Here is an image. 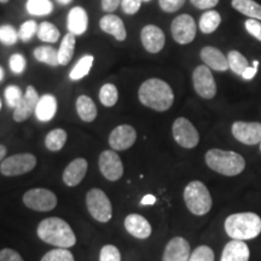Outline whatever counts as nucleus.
Returning <instances> with one entry per match:
<instances>
[{"mask_svg": "<svg viewBox=\"0 0 261 261\" xmlns=\"http://www.w3.org/2000/svg\"><path fill=\"white\" fill-rule=\"evenodd\" d=\"M138 98L143 106L161 113L167 112L174 103L172 87L166 81L158 77H152L140 85Z\"/></svg>", "mask_w": 261, "mask_h": 261, "instance_id": "f257e3e1", "label": "nucleus"}, {"mask_svg": "<svg viewBox=\"0 0 261 261\" xmlns=\"http://www.w3.org/2000/svg\"><path fill=\"white\" fill-rule=\"evenodd\" d=\"M37 233L42 242L56 248L68 249L76 244V236L73 228L67 221L57 217L46 218L42 220L38 225Z\"/></svg>", "mask_w": 261, "mask_h": 261, "instance_id": "f03ea898", "label": "nucleus"}, {"mask_svg": "<svg viewBox=\"0 0 261 261\" xmlns=\"http://www.w3.org/2000/svg\"><path fill=\"white\" fill-rule=\"evenodd\" d=\"M224 227L231 240H253L261 233V218L253 212L234 213L226 218Z\"/></svg>", "mask_w": 261, "mask_h": 261, "instance_id": "7ed1b4c3", "label": "nucleus"}, {"mask_svg": "<svg viewBox=\"0 0 261 261\" xmlns=\"http://www.w3.org/2000/svg\"><path fill=\"white\" fill-rule=\"evenodd\" d=\"M205 163L212 171L225 177H236L246 168V160L234 151L221 149H211L205 152Z\"/></svg>", "mask_w": 261, "mask_h": 261, "instance_id": "20e7f679", "label": "nucleus"}, {"mask_svg": "<svg viewBox=\"0 0 261 261\" xmlns=\"http://www.w3.org/2000/svg\"><path fill=\"white\" fill-rule=\"evenodd\" d=\"M184 201L190 213L197 217L210 213L213 205L211 192L200 180L190 181L184 189Z\"/></svg>", "mask_w": 261, "mask_h": 261, "instance_id": "39448f33", "label": "nucleus"}, {"mask_svg": "<svg viewBox=\"0 0 261 261\" xmlns=\"http://www.w3.org/2000/svg\"><path fill=\"white\" fill-rule=\"evenodd\" d=\"M86 207L91 217L99 223H108L113 217L109 197L100 189L93 188L86 194Z\"/></svg>", "mask_w": 261, "mask_h": 261, "instance_id": "423d86ee", "label": "nucleus"}, {"mask_svg": "<svg viewBox=\"0 0 261 261\" xmlns=\"http://www.w3.org/2000/svg\"><path fill=\"white\" fill-rule=\"evenodd\" d=\"M23 203L29 210L50 212L57 205V196L48 189H31L23 195Z\"/></svg>", "mask_w": 261, "mask_h": 261, "instance_id": "0eeeda50", "label": "nucleus"}, {"mask_svg": "<svg viewBox=\"0 0 261 261\" xmlns=\"http://www.w3.org/2000/svg\"><path fill=\"white\" fill-rule=\"evenodd\" d=\"M37 166V158L33 154H17L6 158L0 165V172L5 177H16L33 171Z\"/></svg>", "mask_w": 261, "mask_h": 261, "instance_id": "6e6552de", "label": "nucleus"}, {"mask_svg": "<svg viewBox=\"0 0 261 261\" xmlns=\"http://www.w3.org/2000/svg\"><path fill=\"white\" fill-rule=\"evenodd\" d=\"M172 135L178 145L185 149H194L200 143V135L196 127L185 117H178L172 126Z\"/></svg>", "mask_w": 261, "mask_h": 261, "instance_id": "1a4fd4ad", "label": "nucleus"}, {"mask_svg": "<svg viewBox=\"0 0 261 261\" xmlns=\"http://www.w3.org/2000/svg\"><path fill=\"white\" fill-rule=\"evenodd\" d=\"M192 84L196 93L203 99H212L217 94V84L207 65H198L192 73Z\"/></svg>", "mask_w": 261, "mask_h": 261, "instance_id": "9d476101", "label": "nucleus"}, {"mask_svg": "<svg viewBox=\"0 0 261 261\" xmlns=\"http://www.w3.org/2000/svg\"><path fill=\"white\" fill-rule=\"evenodd\" d=\"M171 32L173 39H174L178 44L188 45L194 41V39L196 37V32H197V27H196L195 19L192 18L190 15L184 14L173 19Z\"/></svg>", "mask_w": 261, "mask_h": 261, "instance_id": "9b49d317", "label": "nucleus"}, {"mask_svg": "<svg viewBox=\"0 0 261 261\" xmlns=\"http://www.w3.org/2000/svg\"><path fill=\"white\" fill-rule=\"evenodd\" d=\"M98 167L103 177L109 181H117L123 175V165L115 150H106L99 155Z\"/></svg>", "mask_w": 261, "mask_h": 261, "instance_id": "f8f14e48", "label": "nucleus"}, {"mask_svg": "<svg viewBox=\"0 0 261 261\" xmlns=\"http://www.w3.org/2000/svg\"><path fill=\"white\" fill-rule=\"evenodd\" d=\"M232 136L246 145H256L261 143V123L236 121L231 127Z\"/></svg>", "mask_w": 261, "mask_h": 261, "instance_id": "ddd939ff", "label": "nucleus"}, {"mask_svg": "<svg viewBox=\"0 0 261 261\" xmlns=\"http://www.w3.org/2000/svg\"><path fill=\"white\" fill-rule=\"evenodd\" d=\"M137 132L130 125H120L112 130L109 136V145L115 151L129 149L136 143Z\"/></svg>", "mask_w": 261, "mask_h": 261, "instance_id": "4468645a", "label": "nucleus"}, {"mask_svg": "<svg viewBox=\"0 0 261 261\" xmlns=\"http://www.w3.org/2000/svg\"><path fill=\"white\" fill-rule=\"evenodd\" d=\"M39 99H40V97H39L38 91L33 86H28L27 91H25V93L23 94V98H22L18 106L15 108V112H14L15 121L23 122L25 120H28L29 117L35 113Z\"/></svg>", "mask_w": 261, "mask_h": 261, "instance_id": "2eb2a0df", "label": "nucleus"}, {"mask_svg": "<svg viewBox=\"0 0 261 261\" xmlns=\"http://www.w3.org/2000/svg\"><path fill=\"white\" fill-rule=\"evenodd\" d=\"M190 255V243L182 237H173L163 250L162 261H189Z\"/></svg>", "mask_w": 261, "mask_h": 261, "instance_id": "dca6fc26", "label": "nucleus"}, {"mask_svg": "<svg viewBox=\"0 0 261 261\" xmlns=\"http://www.w3.org/2000/svg\"><path fill=\"white\" fill-rule=\"evenodd\" d=\"M140 39L144 48L150 54H159L165 46V33L158 25L148 24L140 32Z\"/></svg>", "mask_w": 261, "mask_h": 261, "instance_id": "f3484780", "label": "nucleus"}, {"mask_svg": "<svg viewBox=\"0 0 261 261\" xmlns=\"http://www.w3.org/2000/svg\"><path fill=\"white\" fill-rule=\"evenodd\" d=\"M89 163L83 158L75 159L67 166L63 172V182L67 187H77L84 180L87 173Z\"/></svg>", "mask_w": 261, "mask_h": 261, "instance_id": "a211bd4d", "label": "nucleus"}, {"mask_svg": "<svg viewBox=\"0 0 261 261\" xmlns=\"http://www.w3.org/2000/svg\"><path fill=\"white\" fill-rule=\"evenodd\" d=\"M125 228L130 236L138 240H146L152 232V227L148 220L140 214H129L125 219Z\"/></svg>", "mask_w": 261, "mask_h": 261, "instance_id": "6ab92c4d", "label": "nucleus"}, {"mask_svg": "<svg viewBox=\"0 0 261 261\" xmlns=\"http://www.w3.org/2000/svg\"><path fill=\"white\" fill-rule=\"evenodd\" d=\"M250 250L243 241L231 240L224 247L220 261H249Z\"/></svg>", "mask_w": 261, "mask_h": 261, "instance_id": "aec40b11", "label": "nucleus"}, {"mask_svg": "<svg viewBox=\"0 0 261 261\" xmlns=\"http://www.w3.org/2000/svg\"><path fill=\"white\" fill-rule=\"evenodd\" d=\"M201 58L210 69L217 71H226L228 69L227 57L219 48L213 46H205L201 50Z\"/></svg>", "mask_w": 261, "mask_h": 261, "instance_id": "412c9836", "label": "nucleus"}, {"mask_svg": "<svg viewBox=\"0 0 261 261\" xmlns=\"http://www.w3.org/2000/svg\"><path fill=\"white\" fill-rule=\"evenodd\" d=\"M99 27L107 34L113 35L117 41H125L127 38V32L125 28V23L119 16L116 15H106L100 18Z\"/></svg>", "mask_w": 261, "mask_h": 261, "instance_id": "4be33fe9", "label": "nucleus"}, {"mask_svg": "<svg viewBox=\"0 0 261 261\" xmlns=\"http://www.w3.org/2000/svg\"><path fill=\"white\" fill-rule=\"evenodd\" d=\"M68 31L74 35H83L87 31V25H89V16L85 9L76 6V8L71 9L70 12L68 14Z\"/></svg>", "mask_w": 261, "mask_h": 261, "instance_id": "5701e85b", "label": "nucleus"}, {"mask_svg": "<svg viewBox=\"0 0 261 261\" xmlns=\"http://www.w3.org/2000/svg\"><path fill=\"white\" fill-rule=\"evenodd\" d=\"M57 113V99L52 94H45L39 99L37 109H35V116L42 122H47L54 119Z\"/></svg>", "mask_w": 261, "mask_h": 261, "instance_id": "b1692460", "label": "nucleus"}, {"mask_svg": "<svg viewBox=\"0 0 261 261\" xmlns=\"http://www.w3.org/2000/svg\"><path fill=\"white\" fill-rule=\"evenodd\" d=\"M76 112L77 115L85 122H92L97 117V107L90 97L80 96L76 99Z\"/></svg>", "mask_w": 261, "mask_h": 261, "instance_id": "393cba45", "label": "nucleus"}, {"mask_svg": "<svg viewBox=\"0 0 261 261\" xmlns=\"http://www.w3.org/2000/svg\"><path fill=\"white\" fill-rule=\"evenodd\" d=\"M232 8L249 18L261 21V5L254 0H232Z\"/></svg>", "mask_w": 261, "mask_h": 261, "instance_id": "a878e982", "label": "nucleus"}, {"mask_svg": "<svg viewBox=\"0 0 261 261\" xmlns=\"http://www.w3.org/2000/svg\"><path fill=\"white\" fill-rule=\"evenodd\" d=\"M75 50V35L71 33L64 35L61 46L58 48V61L60 65H67L71 61Z\"/></svg>", "mask_w": 261, "mask_h": 261, "instance_id": "bb28decb", "label": "nucleus"}, {"mask_svg": "<svg viewBox=\"0 0 261 261\" xmlns=\"http://www.w3.org/2000/svg\"><path fill=\"white\" fill-rule=\"evenodd\" d=\"M221 23V16L219 12L210 10L205 11L200 18V29L203 34H212Z\"/></svg>", "mask_w": 261, "mask_h": 261, "instance_id": "cd10ccee", "label": "nucleus"}, {"mask_svg": "<svg viewBox=\"0 0 261 261\" xmlns=\"http://www.w3.org/2000/svg\"><path fill=\"white\" fill-rule=\"evenodd\" d=\"M67 132L62 128L52 129L45 138V146L50 151H60L67 143Z\"/></svg>", "mask_w": 261, "mask_h": 261, "instance_id": "c85d7f7f", "label": "nucleus"}, {"mask_svg": "<svg viewBox=\"0 0 261 261\" xmlns=\"http://www.w3.org/2000/svg\"><path fill=\"white\" fill-rule=\"evenodd\" d=\"M34 57L41 63L48 64L50 67H58V51L55 50L52 46H39L33 52Z\"/></svg>", "mask_w": 261, "mask_h": 261, "instance_id": "c756f323", "label": "nucleus"}, {"mask_svg": "<svg viewBox=\"0 0 261 261\" xmlns=\"http://www.w3.org/2000/svg\"><path fill=\"white\" fill-rule=\"evenodd\" d=\"M227 63H228V69L232 70L234 74L241 75V76H242L247 68L249 67V63H248L247 58L244 57L241 52H238L236 50L228 52Z\"/></svg>", "mask_w": 261, "mask_h": 261, "instance_id": "7c9ffc66", "label": "nucleus"}, {"mask_svg": "<svg viewBox=\"0 0 261 261\" xmlns=\"http://www.w3.org/2000/svg\"><path fill=\"white\" fill-rule=\"evenodd\" d=\"M93 62H94V58H93V56H91V55H86V56H84L79 62H77L76 65H75L73 69H71L70 74H69L70 79L71 80H80V79H83V77L86 76V75L91 71V68H92Z\"/></svg>", "mask_w": 261, "mask_h": 261, "instance_id": "2f4dec72", "label": "nucleus"}, {"mask_svg": "<svg viewBox=\"0 0 261 261\" xmlns=\"http://www.w3.org/2000/svg\"><path fill=\"white\" fill-rule=\"evenodd\" d=\"M99 100L104 107L112 108L119 100V91L113 84H106L99 90Z\"/></svg>", "mask_w": 261, "mask_h": 261, "instance_id": "473e14b6", "label": "nucleus"}, {"mask_svg": "<svg viewBox=\"0 0 261 261\" xmlns=\"http://www.w3.org/2000/svg\"><path fill=\"white\" fill-rule=\"evenodd\" d=\"M54 10V4L50 0H28L27 11L33 16L50 15Z\"/></svg>", "mask_w": 261, "mask_h": 261, "instance_id": "72a5a7b5", "label": "nucleus"}, {"mask_svg": "<svg viewBox=\"0 0 261 261\" xmlns=\"http://www.w3.org/2000/svg\"><path fill=\"white\" fill-rule=\"evenodd\" d=\"M38 38L45 42H56L60 39L61 33L55 24L50 22H42L38 27Z\"/></svg>", "mask_w": 261, "mask_h": 261, "instance_id": "f704fd0d", "label": "nucleus"}, {"mask_svg": "<svg viewBox=\"0 0 261 261\" xmlns=\"http://www.w3.org/2000/svg\"><path fill=\"white\" fill-rule=\"evenodd\" d=\"M40 261H75L74 255L65 248H56L47 252Z\"/></svg>", "mask_w": 261, "mask_h": 261, "instance_id": "c9c22d12", "label": "nucleus"}, {"mask_svg": "<svg viewBox=\"0 0 261 261\" xmlns=\"http://www.w3.org/2000/svg\"><path fill=\"white\" fill-rule=\"evenodd\" d=\"M18 33L12 25L5 24L0 27V41L6 46H12L18 40Z\"/></svg>", "mask_w": 261, "mask_h": 261, "instance_id": "e433bc0d", "label": "nucleus"}, {"mask_svg": "<svg viewBox=\"0 0 261 261\" xmlns=\"http://www.w3.org/2000/svg\"><path fill=\"white\" fill-rule=\"evenodd\" d=\"M23 98V92L19 89L18 86H15V85H10V86L6 87L5 90V99L6 103L10 108H15L18 106L21 99Z\"/></svg>", "mask_w": 261, "mask_h": 261, "instance_id": "4c0bfd02", "label": "nucleus"}, {"mask_svg": "<svg viewBox=\"0 0 261 261\" xmlns=\"http://www.w3.org/2000/svg\"><path fill=\"white\" fill-rule=\"evenodd\" d=\"M215 255L213 249L208 246L197 247L194 252H191L189 261H214Z\"/></svg>", "mask_w": 261, "mask_h": 261, "instance_id": "58836bf2", "label": "nucleus"}, {"mask_svg": "<svg viewBox=\"0 0 261 261\" xmlns=\"http://www.w3.org/2000/svg\"><path fill=\"white\" fill-rule=\"evenodd\" d=\"M99 261H121V254L113 244H107L100 249Z\"/></svg>", "mask_w": 261, "mask_h": 261, "instance_id": "ea45409f", "label": "nucleus"}, {"mask_svg": "<svg viewBox=\"0 0 261 261\" xmlns=\"http://www.w3.org/2000/svg\"><path fill=\"white\" fill-rule=\"evenodd\" d=\"M38 27L39 25L37 24V22L35 21L24 22V23L19 27V31H18L19 39H21L22 41H29L33 38V35H34L35 33H38Z\"/></svg>", "mask_w": 261, "mask_h": 261, "instance_id": "a19ab883", "label": "nucleus"}, {"mask_svg": "<svg viewBox=\"0 0 261 261\" xmlns=\"http://www.w3.org/2000/svg\"><path fill=\"white\" fill-rule=\"evenodd\" d=\"M10 68H11L12 73L15 74H22L27 67V61L25 58L19 54H15L10 57Z\"/></svg>", "mask_w": 261, "mask_h": 261, "instance_id": "79ce46f5", "label": "nucleus"}, {"mask_svg": "<svg viewBox=\"0 0 261 261\" xmlns=\"http://www.w3.org/2000/svg\"><path fill=\"white\" fill-rule=\"evenodd\" d=\"M185 4V0H159V5L162 11L168 12H175Z\"/></svg>", "mask_w": 261, "mask_h": 261, "instance_id": "37998d69", "label": "nucleus"}, {"mask_svg": "<svg viewBox=\"0 0 261 261\" xmlns=\"http://www.w3.org/2000/svg\"><path fill=\"white\" fill-rule=\"evenodd\" d=\"M244 27H246V31L249 33L252 37H254L256 40L261 41V23L260 21L254 18H248L244 23Z\"/></svg>", "mask_w": 261, "mask_h": 261, "instance_id": "c03bdc74", "label": "nucleus"}, {"mask_svg": "<svg viewBox=\"0 0 261 261\" xmlns=\"http://www.w3.org/2000/svg\"><path fill=\"white\" fill-rule=\"evenodd\" d=\"M143 0H121L122 11L127 15H135L139 11Z\"/></svg>", "mask_w": 261, "mask_h": 261, "instance_id": "a18cd8bd", "label": "nucleus"}, {"mask_svg": "<svg viewBox=\"0 0 261 261\" xmlns=\"http://www.w3.org/2000/svg\"><path fill=\"white\" fill-rule=\"evenodd\" d=\"M0 261H24L21 254L11 248H4L0 250Z\"/></svg>", "mask_w": 261, "mask_h": 261, "instance_id": "49530a36", "label": "nucleus"}, {"mask_svg": "<svg viewBox=\"0 0 261 261\" xmlns=\"http://www.w3.org/2000/svg\"><path fill=\"white\" fill-rule=\"evenodd\" d=\"M190 3L195 6L196 9L205 10V9H213L214 6L218 5L219 0H190Z\"/></svg>", "mask_w": 261, "mask_h": 261, "instance_id": "de8ad7c7", "label": "nucleus"}, {"mask_svg": "<svg viewBox=\"0 0 261 261\" xmlns=\"http://www.w3.org/2000/svg\"><path fill=\"white\" fill-rule=\"evenodd\" d=\"M121 5V0H102V9L106 12H113Z\"/></svg>", "mask_w": 261, "mask_h": 261, "instance_id": "09e8293b", "label": "nucleus"}, {"mask_svg": "<svg viewBox=\"0 0 261 261\" xmlns=\"http://www.w3.org/2000/svg\"><path fill=\"white\" fill-rule=\"evenodd\" d=\"M257 67H259V61H254L253 62V67H248L246 71L243 73V79L246 80H252L255 74L257 73Z\"/></svg>", "mask_w": 261, "mask_h": 261, "instance_id": "8fccbe9b", "label": "nucleus"}, {"mask_svg": "<svg viewBox=\"0 0 261 261\" xmlns=\"http://www.w3.org/2000/svg\"><path fill=\"white\" fill-rule=\"evenodd\" d=\"M156 202V197L152 195H145L144 197L142 198V202H140V204L143 205H150V204H155Z\"/></svg>", "mask_w": 261, "mask_h": 261, "instance_id": "3c124183", "label": "nucleus"}, {"mask_svg": "<svg viewBox=\"0 0 261 261\" xmlns=\"http://www.w3.org/2000/svg\"><path fill=\"white\" fill-rule=\"evenodd\" d=\"M6 151H8V150H6L5 146L0 144V162L4 161V158H5V155H6Z\"/></svg>", "mask_w": 261, "mask_h": 261, "instance_id": "603ef678", "label": "nucleus"}, {"mask_svg": "<svg viewBox=\"0 0 261 261\" xmlns=\"http://www.w3.org/2000/svg\"><path fill=\"white\" fill-rule=\"evenodd\" d=\"M57 2L62 5H67V4H69V3L73 2V0H57Z\"/></svg>", "mask_w": 261, "mask_h": 261, "instance_id": "864d4df0", "label": "nucleus"}, {"mask_svg": "<svg viewBox=\"0 0 261 261\" xmlns=\"http://www.w3.org/2000/svg\"><path fill=\"white\" fill-rule=\"evenodd\" d=\"M4 79V70H3V68L0 67V81Z\"/></svg>", "mask_w": 261, "mask_h": 261, "instance_id": "5fc2aeb1", "label": "nucleus"}, {"mask_svg": "<svg viewBox=\"0 0 261 261\" xmlns=\"http://www.w3.org/2000/svg\"><path fill=\"white\" fill-rule=\"evenodd\" d=\"M10 0H0V3H3V4H6V3H9Z\"/></svg>", "mask_w": 261, "mask_h": 261, "instance_id": "6e6d98bb", "label": "nucleus"}, {"mask_svg": "<svg viewBox=\"0 0 261 261\" xmlns=\"http://www.w3.org/2000/svg\"><path fill=\"white\" fill-rule=\"evenodd\" d=\"M0 110H2V99H0Z\"/></svg>", "mask_w": 261, "mask_h": 261, "instance_id": "4d7b16f0", "label": "nucleus"}, {"mask_svg": "<svg viewBox=\"0 0 261 261\" xmlns=\"http://www.w3.org/2000/svg\"><path fill=\"white\" fill-rule=\"evenodd\" d=\"M143 2H150V0H143Z\"/></svg>", "mask_w": 261, "mask_h": 261, "instance_id": "13d9d810", "label": "nucleus"}, {"mask_svg": "<svg viewBox=\"0 0 261 261\" xmlns=\"http://www.w3.org/2000/svg\"><path fill=\"white\" fill-rule=\"evenodd\" d=\"M260 144H261V143H260Z\"/></svg>", "mask_w": 261, "mask_h": 261, "instance_id": "bf43d9fd", "label": "nucleus"}]
</instances>
